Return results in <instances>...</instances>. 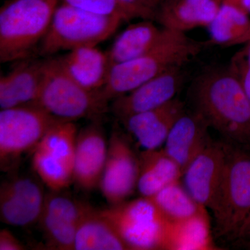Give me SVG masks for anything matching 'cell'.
Instances as JSON below:
<instances>
[{
    "label": "cell",
    "instance_id": "cell-13",
    "mask_svg": "<svg viewBox=\"0 0 250 250\" xmlns=\"http://www.w3.org/2000/svg\"><path fill=\"white\" fill-rule=\"evenodd\" d=\"M45 196L35 181L18 177L5 182L0 188V216L3 223L27 227L39 221Z\"/></svg>",
    "mask_w": 250,
    "mask_h": 250
},
{
    "label": "cell",
    "instance_id": "cell-22",
    "mask_svg": "<svg viewBox=\"0 0 250 250\" xmlns=\"http://www.w3.org/2000/svg\"><path fill=\"white\" fill-rule=\"evenodd\" d=\"M207 208L182 221L170 223L166 250H216Z\"/></svg>",
    "mask_w": 250,
    "mask_h": 250
},
{
    "label": "cell",
    "instance_id": "cell-2",
    "mask_svg": "<svg viewBox=\"0 0 250 250\" xmlns=\"http://www.w3.org/2000/svg\"><path fill=\"white\" fill-rule=\"evenodd\" d=\"M208 45V41L195 40L187 33L167 29L160 43L147 53L113 65L100 90L102 95L107 102L123 96L169 69L184 66Z\"/></svg>",
    "mask_w": 250,
    "mask_h": 250
},
{
    "label": "cell",
    "instance_id": "cell-3",
    "mask_svg": "<svg viewBox=\"0 0 250 250\" xmlns=\"http://www.w3.org/2000/svg\"><path fill=\"white\" fill-rule=\"evenodd\" d=\"M59 0H8L0 9V61L24 60L47 34Z\"/></svg>",
    "mask_w": 250,
    "mask_h": 250
},
{
    "label": "cell",
    "instance_id": "cell-7",
    "mask_svg": "<svg viewBox=\"0 0 250 250\" xmlns=\"http://www.w3.org/2000/svg\"><path fill=\"white\" fill-rule=\"evenodd\" d=\"M100 212L129 250H166L170 221L150 197L125 201Z\"/></svg>",
    "mask_w": 250,
    "mask_h": 250
},
{
    "label": "cell",
    "instance_id": "cell-1",
    "mask_svg": "<svg viewBox=\"0 0 250 250\" xmlns=\"http://www.w3.org/2000/svg\"><path fill=\"white\" fill-rule=\"evenodd\" d=\"M195 109L228 142L250 146V102L229 67L207 70L192 88Z\"/></svg>",
    "mask_w": 250,
    "mask_h": 250
},
{
    "label": "cell",
    "instance_id": "cell-9",
    "mask_svg": "<svg viewBox=\"0 0 250 250\" xmlns=\"http://www.w3.org/2000/svg\"><path fill=\"white\" fill-rule=\"evenodd\" d=\"M58 121L36 104L1 109V165L34 149L49 127Z\"/></svg>",
    "mask_w": 250,
    "mask_h": 250
},
{
    "label": "cell",
    "instance_id": "cell-30",
    "mask_svg": "<svg viewBox=\"0 0 250 250\" xmlns=\"http://www.w3.org/2000/svg\"><path fill=\"white\" fill-rule=\"evenodd\" d=\"M231 57L229 68L236 76L250 102V40Z\"/></svg>",
    "mask_w": 250,
    "mask_h": 250
},
{
    "label": "cell",
    "instance_id": "cell-16",
    "mask_svg": "<svg viewBox=\"0 0 250 250\" xmlns=\"http://www.w3.org/2000/svg\"><path fill=\"white\" fill-rule=\"evenodd\" d=\"M186 111L185 104L176 98L160 107L133 115L122 122L145 149H156L165 143L172 126Z\"/></svg>",
    "mask_w": 250,
    "mask_h": 250
},
{
    "label": "cell",
    "instance_id": "cell-4",
    "mask_svg": "<svg viewBox=\"0 0 250 250\" xmlns=\"http://www.w3.org/2000/svg\"><path fill=\"white\" fill-rule=\"evenodd\" d=\"M224 141L226 160L211 212L215 236L234 242L250 213V146Z\"/></svg>",
    "mask_w": 250,
    "mask_h": 250
},
{
    "label": "cell",
    "instance_id": "cell-24",
    "mask_svg": "<svg viewBox=\"0 0 250 250\" xmlns=\"http://www.w3.org/2000/svg\"><path fill=\"white\" fill-rule=\"evenodd\" d=\"M209 45L233 47L250 40V16L228 4H220L216 16L208 27Z\"/></svg>",
    "mask_w": 250,
    "mask_h": 250
},
{
    "label": "cell",
    "instance_id": "cell-26",
    "mask_svg": "<svg viewBox=\"0 0 250 250\" xmlns=\"http://www.w3.org/2000/svg\"><path fill=\"white\" fill-rule=\"evenodd\" d=\"M39 222L48 246L52 249L75 250V239L80 225L42 212Z\"/></svg>",
    "mask_w": 250,
    "mask_h": 250
},
{
    "label": "cell",
    "instance_id": "cell-14",
    "mask_svg": "<svg viewBox=\"0 0 250 250\" xmlns=\"http://www.w3.org/2000/svg\"><path fill=\"white\" fill-rule=\"evenodd\" d=\"M108 144L98 123L86 126L77 134L74 157L73 181L81 188L90 190L100 184Z\"/></svg>",
    "mask_w": 250,
    "mask_h": 250
},
{
    "label": "cell",
    "instance_id": "cell-8",
    "mask_svg": "<svg viewBox=\"0 0 250 250\" xmlns=\"http://www.w3.org/2000/svg\"><path fill=\"white\" fill-rule=\"evenodd\" d=\"M77 134L74 122H56L34 149L32 166L52 191L66 188L73 181Z\"/></svg>",
    "mask_w": 250,
    "mask_h": 250
},
{
    "label": "cell",
    "instance_id": "cell-12",
    "mask_svg": "<svg viewBox=\"0 0 250 250\" xmlns=\"http://www.w3.org/2000/svg\"><path fill=\"white\" fill-rule=\"evenodd\" d=\"M226 160L225 141H212L188 166L182 178L189 193L212 210L221 183Z\"/></svg>",
    "mask_w": 250,
    "mask_h": 250
},
{
    "label": "cell",
    "instance_id": "cell-20",
    "mask_svg": "<svg viewBox=\"0 0 250 250\" xmlns=\"http://www.w3.org/2000/svg\"><path fill=\"white\" fill-rule=\"evenodd\" d=\"M153 22L143 21L130 24L117 37L107 52L112 66L141 57L160 43L167 29Z\"/></svg>",
    "mask_w": 250,
    "mask_h": 250
},
{
    "label": "cell",
    "instance_id": "cell-31",
    "mask_svg": "<svg viewBox=\"0 0 250 250\" xmlns=\"http://www.w3.org/2000/svg\"><path fill=\"white\" fill-rule=\"evenodd\" d=\"M24 246L21 241L7 229L0 231V250H22Z\"/></svg>",
    "mask_w": 250,
    "mask_h": 250
},
{
    "label": "cell",
    "instance_id": "cell-6",
    "mask_svg": "<svg viewBox=\"0 0 250 250\" xmlns=\"http://www.w3.org/2000/svg\"><path fill=\"white\" fill-rule=\"evenodd\" d=\"M108 102L101 92L81 86L64 71L58 59L43 62V75L36 104L59 120L74 122L95 118L104 112Z\"/></svg>",
    "mask_w": 250,
    "mask_h": 250
},
{
    "label": "cell",
    "instance_id": "cell-15",
    "mask_svg": "<svg viewBox=\"0 0 250 250\" xmlns=\"http://www.w3.org/2000/svg\"><path fill=\"white\" fill-rule=\"evenodd\" d=\"M209 125L195 111L187 112L172 126L164 150L180 166L183 173L190 162L210 144L213 139Z\"/></svg>",
    "mask_w": 250,
    "mask_h": 250
},
{
    "label": "cell",
    "instance_id": "cell-18",
    "mask_svg": "<svg viewBox=\"0 0 250 250\" xmlns=\"http://www.w3.org/2000/svg\"><path fill=\"white\" fill-rule=\"evenodd\" d=\"M57 59L72 80L93 92L103 89L112 67L107 52H103L97 46L75 49Z\"/></svg>",
    "mask_w": 250,
    "mask_h": 250
},
{
    "label": "cell",
    "instance_id": "cell-32",
    "mask_svg": "<svg viewBox=\"0 0 250 250\" xmlns=\"http://www.w3.org/2000/svg\"><path fill=\"white\" fill-rule=\"evenodd\" d=\"M234 242L250 250V213L243 222Z\"/></svg>",
    "mask_w": 250,
    "mask_h": 250
},
{
    "label": "cell",
    "instance_id": "cell-28",
    "mask_svg": "<svg viewBox=\"0 0 250 250\" xmlns=\"http://www.w3.org/2000/svg\"><path fill=\"white\" fill-rule=\"evenodd\" d=\"M128 21L141 18L143 21H156L163 0H117Z\"/></svg>",
    "mask_w": 250,
    "mask_h": 250
},
{
    "label": "cell",
    "instance_id": "cell-33",
    "mask_svg": "<svg viewBox=\"0 0 250 250\" xmlns=\"http://www.w3.org/2000/svg\"><path fill=\"white\" fill-rule=\"evenodd\" d=\"M220 4H228L250 15V0H220Z\"/></svg>",
    "mask_w": 250,
    "mask_h": 250
},
{
    "label": "cell",
    "instance_id": "cell-27",
    "mask_svg": "<svg viewBox=\"0 0 250 250\" xmlns=\"http://www.w3.org/2000/svg\"><path fill=\"white\" fill-rule=\"evenodd\" d=\"M53 192V193L46 195L42 212L80 225L81 222L94 210L88 204L59 195L57 193L58 191Z\"/></svg>",
    "mask_w": 250,
    "mask_h": 250
},
{
    "label": "cell",
    "instance_id": "cell-10",
    "mask_svg": "<svg viewBox=\"0 0 250 250\" xmlns=\"http://www.w3.org/2000/svg\"><path fill=\"white\" fill-rule=\"evenodd\" d=\"M129 140L119 129L113 130L99 187L110 206L126 201L137 189L140 162Z\"/></svg>",
    "mask_w": 250,
    "mask_h": 250
},
{
    "label": "cell",
    "instance_id": "cell-19",
    "mask_svg": "<svg viewBox=\"0 0 250 250\" xmlns=\"http://www.w3.org/2000/svg\"><path fill=\"white\" fill-rule=\"evenodd\" d=\"M220 7L218 0H163L156 21L166 29L187 33L208 27Z\"/></svg>",
    "mask_w": 250,
    "mask_h": 250
},
{
    "label": "cell",
    "instance_id": "cell-25",
    "mask_svg": "<svg viewBox=\"0 0 250 250\" xmlns=\"http://www.w3.org/2000/svg\"><path fill=\"white\" fill-rule=\"evenodd\" d=\"M150 198L170 223L190 218L207 208L192 197L181 180L167 186Z\"/></svg>",
    "mask_w": 250,
    "mask_h": 250
},
{
    "label": "cell",
    "instance_id": "cell-34",
    "mask_svg": "<svg viewBox=\"0 0 250 250\" xmlns=\"http://www.w3.org/2000/svg\"><path fill=\"white\" fill-rule=\"evenodd\" d=\"M218 1H219V2H220V0H218Z\"/></svg>",
    "mask_w": 250,
    "mask_h": 250
},
{
    "label": "cell",
    "instance_id": "cell-17",
    "mask_svg": "<svg viewBox=\"0 0 250 250\" xmlns=\"http://www.w3.org/2000/svg\"><path fill=\"white\" fill-rule=\"evenodd\" d=\"M15 66L0 77V108H14L35 103L43 75L44 62H16Z\"/></svg>",
    "mask_w": 250,
    "mask_h": 250
},
{
    "label": "cell",
    "instance_id": "cell-29",
    "mask_svg": "<svg viewBox=\"0 0 250 250\" xmlns=\"http://www.w3.org/2000/svg\"><path fill=\"white\" fill-rule=\"evenodd\" d=\"M73 7L104 16H114L129 22L117 0H59Z\"/></svg>",
    "mask_w": 250,
    "mask_h": 250
},
{
    "label": "cell",
    "instance_id": "cell-11",
    "mask_svg": "<svg viewBox=\"0 0 250 250\" xmlns=\"http://www.w3.org/2000/svg\"><path fill=\"white\" fill-rule=\"evenodd\" d=\"M184 66L172 67L132 91L115 99L112 111L121 121L128 117L160 107L176 98L185 80Z\"/></svg>",
    "mask_w": 250,
    "mask_h": 250
},
{
    "label": "cell",
    "instance_id": "cell-21",
    "mask_svg": "<svg viewBox=\"0 0 250 250\" xmlns=\"http://www.w3.org/2000/svg\"><path fill=\"white\" fill-rule=\"evenodd\" d=\"M139 162L137 190L141 197H152L183 176L180 166L164 149H145L139 154Z\"/></svg>",
    "mask_w": 250,
    "mask_h": 250
},
{
    "label": "cell",
    "instance_id": "cell-23",
    "mask_svg": "<svg viewBox=\"0 0 250 250\" xmlns=\"http://www.w3.org/2000/svg\"><path fill=\"white\" fill-rule=\"evenodd\" d=\"M129 250L114 227L94 209L80 224L75 250Z\"/></svg>",
    "mask_w": 250,
    "mask_h": 250
},
{
    "label": "cell",
    "instance_id": "cell-5",
    "mask_svg": "<svg viewBox=\"0 0 250 250\" xmlns=\"http://www.w3.org/2000/svg\"><path fill=\"white\" fill-rule=\"evenodd\" d=\"M123 20L114 16L94 14L64 3L54 11L47 34L39 46L42 56L61 51L97 46L116 32Z\"/></svg>",
    "mask_w": 250,
    "mask_h": 250
}]
</instances>
